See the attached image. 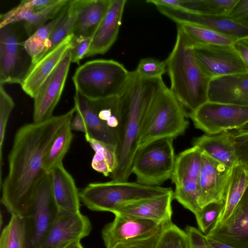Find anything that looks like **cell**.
Instances as JSON below:
<instances>
[{"label":"cell","instance_id":"3957f363","mask_svg":"<svg viewBox=\"0 0 248 248\" xmlns=\"http://www.w3.org/2000/svg\"><path fill=\"white\" fill-rule=\"evenodd\" d=\"M165 62L170 80V89L184 109L190 113L208 101L212 78L202 68L193 47L178 28L174 46Z\"/></svg>","mask_w":248,"mask_h":248},{"label":"cell","instance_id":"2e32d148","mask_svg":"<svg viewBox=\"0 0 248 248\" xmlns=\"http://www.w3.org/2000/svg\"><path fill=\"white\" fill-rule=\"evenodd\" d=\"M162 14L177 24L186 23L204 27L233 40H248V28L225 16H209L164 6H156Z\"/></svg>","mask_w":248,"mask_h":248},{"label":"cell","instance_id":"ac0fdd59","mask_svg":"<svg viewBox=\"0 0 248 248\" xmlns=\"http://www.w3.org/2000/svg\"><path fill=\"white\" fill-rule=\"evenodd\" d=\"M208 100L248 106V72L212 78L208 88Z\"/></svg>","mask_w":248,"mask_h":248},{"label":"cell","instance_id":"9c48e42d","mask_svg":"<svg viewBox=\"0 0 248 248\" xmlns=\"http://www.w3.org/2000/svg\"><path fill=\"white\" fill-rule=\"evenodd\" d=\"M52 190L50 171L47 172L37 190L25 218V248H40L59 212Z\"/></svg>","mask_w":248,"mask_h":248},{"label":"cell","instance_id":"ab89813d","mask_svg":"<svg viewBox=\"0 0 248 248\" xmlns=\"http://www.w3.org/2000/svg\"><path fill=\"white\" fill-rule=\"evenodd\" d=\"M140 77L145 78H160L167 72L165 61L152 58L141 59L135 70Z\"/></svg>","mask_w":248,"mask_h":248},{"label":"cell","instance_id":"74e56055","mask_svg":"<svg viewBox=\"0 0 248 248\" xmlns=\"http://www.w3.org/2000/svg\"><path fill=\"white\" fill-rule=\"evenodd\" d=\"M15 106L12 97L5 91L3 85L0 84V186L2 184V149L6 127L9 117Z\"/></svg>","mask_w":248,"mask_h":248},{"label":"cell","instance_id":"ffe728a7","mask_svg":"<svg viewBox=\"0 0 248 248\" xmlns=\"http://www.w3.org/2000/svg\"><path fill=\"white\" fill-rule=\"evenodd\" d=\"M73 37L72 34L67 37L52 51L29 67L20 84L31 97L34 98L41 85L70 49Z\"/></svg>","mask_w":248,"mask_h":248},{"label":"cell","instance_id":"f6af8a7d","mask_svg":"<svg viewBox=\"0 0 248 248\" xmlns=\"http://www.w3.org/2000/svg\"><path fill=\"white\" fill-rule=\"evenodd\" d=\"M227 16L248 28V0H238Z\"/></svg>","mask_w":248,"mask_h":248},{"label":"cell","instance_id":"8d00e7d4","mask_svg":"<svg viewBox=\"0 0 248 248\" xmlns=\"http://www.w3.org/2000/svg\"><path fill=\"white\" fill-rule=\"evenodd\" d=\"M225 200L210 203L202 208L195 217L199 230L206 235L213 228L222 214Z\"/></svg>","mask_w":248,"mask_h":248},{"label":"cell","instance_id":"7dc6e473","mask_svg":"<svg viewBox=\"0 0 248 248\" xmlns=\"http://www.w3.org/2000/svg\"><path fill=\"white\" fill-rule=\"evenodd\" d=\"M248 71V40H238L233 45Z\"/></svg>","mask_w":248,"mask_h":248},{"label":"cell","instance_id":"44dd1931","mask_svg":"<svg viewBox=\"0 0 248 248\" xmlns=\"http://www.w3.org/2000/svg\"><path fill=\"white\" fill-rule=\"evenodd\" d=\"M173 191L167 194L133 203L119 208L113 214H120L166 225L171 221Z\"/></svg>","mask_w":248,"mask_h":248},{"label":"cell","instance_id":"484cf974","mask_svg":"<svg viewBox=\"0 0 248 248\" xmlns=\"http://www.w3.org/2000/svg\"><path fill=\"white\" fill-rule=\"evenodd\" d=\"M76 15L74 0H69L60 13L59 18L55 25L43 50L31 62L30 66L35 64L43 57L52 51L67 37L72 34Z\"/></svg>","mask_w":248,"mask_h":248},{"label":"cell","instance_id":"f1b7e54d","mask_svg":"<svg viewBox=\"0 0 248 248\" xmlns=\"http://www.w3.org/2000/svg\"><path fill=\"white\" fill-rule=\"evenodd\" d=\"M177 28L182 31L193 47L212 45L232 46L236 41L210 29L196 24L179 23Z\"/></svg>","mask_w":248,"mask_h":248},{"label":"cell","instance_id":"d6a6232c","mask_svg":"<svg viewBox=\"0 0 248 248\" xmlns=\"http://www.w3.org/2000/svg\"><path fill=\"white\" fill-rule=\"evenodd\" d=\"M25 237L24 217L12 214L1 232L0 248H25Z\"/></svg>","mask_w":248,"mask_h":248},{"label":"cell","instance_id":"816d5d0a","mask_svg":"<svg viewBox=\"0 0 248 248\" xmlns=\"http://www.w3.org/2000/svg\"><path fill=\"white\" fill-rule=\"evenodd\" d=\"M238 132H248V123L237 130H235Z\"/></svg>","mask_w":248,"mask_h":248},{"label":"cell","instance_id":"e575fe53","mask_svg":"<svg viewBox=\"0 0 248 248\" xmlns=\"http://www.w3.org/2000/svg\"><path fill=\"white\" fill-rule=\"evenodd\" d=\"M60 13L54 19L37 29L25 41L24 47L31 58V62L33 61L43 50L45 45L59 18Z\"/></svg>","mask_w":248,"mask_h":248},{"label":"cell","instance_id":"f546056e","mask_svg":"<svg viewBox=\"0 0 248 248\" xmlns=\"http://www.w3.org/2000/svg\"><path fill=\"white\" fill-rule=\"evenodd\" d=\"M85 138L95 152L91 163L92 168L105 176L110 175L117 166L116 146L88 136H85Z\"/></svg>","mask_w":248,"mask_h":248},{"label":"cell","instance_id":"60d3db41","mask_svg":"<svg viewBox=\"0 0 248 248\" xmlns=\"http://www.w3.org/2000/svg\"><path fill=\"white\" fill-rule=\"evenodd\" d=\"M35 12L32 0H23L20 3L0 16V28L25 20L26 16Z\"/></svg>","mask_w":248,"mask_h":248},{"label":"cell","instance_id":"d590c367","mask_svg":"<svg viewBox=\"0 0 248 248\" xmlns=\"http://www.w3.org/2000/svg\"><path fill=\"white\" fill-rule=\"evenodd\" d=\"M153 248H190L185 231L172 222L166 225Z\"/></svg>","mask_w":248,"mask_h":248},{"label":"cell","instance_id":"5bb4252c","mask_svg":"<svg viewBox=\"0 0 248 248\" xmlns=\"http://www.w3.org/2000/svg\"><path fill=\"white\" fill-rule=\"evenodd\" d=\"M193 48L198 62L212 78L248 72L233 45H212Z\"/></svg>","mask_w":248,"mask_h":248},{"label":"cell","instance_id":"1f68e13d","mask_svg":"<svg viewBox=\"0 0 248 248\" xmlns=\"http://www.w3.org/2000/svg\"><path fill=\"white\" fill-rule=\"evenodd\" d=\"M92 101L99 119L117 139L121 121L120 96H115Z\"/></svg>","mask_w":248,"mask_h":248},{"label":"cell","instance_id":"ba28073f","mask_svg":"<svg viewBox=\"0 0 248 248\" xmlns=\"http://www.w3.org/2000/svg\"><path fill=\"white\" fill-rule=\"evenodd\" d=\"M173 140L171 138L160 139L138 148L131 169L137 182L160 186L171 178L176 159Z\"/></svg>","mask_w":248,"mask_h":248},{"label":"cell","instance_id":"836d02e7","mask_svg":"<svg viewBox=\"0 0 248 248\" xmlns=\"http://www.w3.org/2000/svg\"><path fill=\"white\" fill-rule=\"evenodd\" d=\"M69 0H58L54 4L39 11L27 14L24 27L29 36L45 25L48 20L54 19L68 3Z\"/></svg>","mask_w":248,"mask_h":248},{"label":"cell","instance_id":"e0dca14e","mask_svg":"<svg viewBox=\"0 0 248 248\" xmlns=\"http://www.w3.org/2000/svg\"><path fill=\"white\" fill-rule=\"evenodd\" d=\"M205 235L234 248H248V187L229 217Z\"/></svg>","mask_w":248,"mask_h":248},{"label":"cell","instance_id":"8992f818","mask_svg":"<svg viewBox=\"0 0 248 248\" xmlns=\"http://www.w3.org/2000/svg\"><path fill=\"white\" fill-rule=\"evenodd\" d=\"M131 76L120 62L112 60L88 61L78 67L72 80L76 91L91 100L120 96Z\"/></svg>","mask_w":248,"mask_h":248},{"label":"cell","instance_id":"5b68a950","mask_svg":"<svg viewBox=\"0 0 248 248\" xmlns=\"http://www.w3.org/2000/svg\"><path fill=\"white\" fill-rule=\"evenodd\" d=\"M185 109L166 85L152 99L145 114L138 147L154 140L183 135L189 122Z\"/></svg>","mask_w":248,"mask_h":248},{"label":"cell","instance_id":"ee69618b","mask_svg":"<svg viewBox=\"0 0 248 248\" xmlns=\"http://www.w3.org/2000/svg\"><path fill=\"white\" fill-rule=\"evenodd\" d=\"M91 40L92 37L73 36L70 48L71 62L79 64L80 61L87 54Z\"/></svg>","mask_w":248,"mask_h":248},{"label":"cell","instance_id":"bcb514c9","mask_svg":"<svg viewBox=\"0 0 248 248\" xmlns=\"http://www.w3.org/2000/svg\"><path fill=\"white\" fill-rule=\"evenodd\" d=\"M185 231L187 235L190 248H210L205 235L199 229L187 225Z\"/></svg>","mask_w":248,"mask_h":248},{"label":"cell","instance_id":"6da1fadb","mask_svg":"<svg viewBox=\"0 0 248 248\" xmlns=\"http://www.w3.org/2000/svg\"><path fill=\"white\" fill-rule=\"evenodd\" d=\"M75 112L74 107L66 113L53 116L46 121L25 124L16 131L8 156V174L0 187L1 202L11 215H27L47 173L44 167L46 152Z\"/></svg>","mask_w":248,"mask_h":248},{"label":"cell","instance_id":"7a4b0ae2","mask_svg":"<svg viewBox=\"0 0 248 248\" xmlns=\"http://www.w3.org/2000/svg\"><path fill=\"white\" fill-rule=\"evenodd\" d=\"M166 85L162 78H145L135 71L119 96L121 121L117 136V166L110 175L112 180L127 181L132 173L133 159L138 148L143 120L152 99Z\"/></svg>","mask_w":248,"mask_h":248},{"label":"cell","instance_id":"7c38bea8","mask_svg":"<svg viewBox=\"0 0 248 248\" xmlns=\"http://www.w3.org/2000/svg\"><path fill=\"white\" fill-rule=\"evenodd\" d=\"M71 62L70 49L41 85L34 97L33 122L46 121L53 115L63 92Z\"/></svg>","mask_w":248,"mask_h":248},{"label":"cell","instance_id":"7402d4cb","mask_svg":"<svg viewBox=\"0 0 248 248\" xmlns=\"http://www.w3.org/2000/svg\"><path fill=\"white\" fill-rule=\"evenodd\" d=\"M52 190L59 211L80 212L79 192L74 179L61 163L51 171Z\"/></svg>","mask_w":248,"mask_h":248},{"label":"cell","instance_id":"c3c4849f","mask_svg":"<svg viewBox=\"0 0 248 248\" xmlns=\"http://www.w3.org/2000/svg\"><path fill=\"white\" fill-rule=\"evenodd\" d=\"M70 128L72 130L80 131L84 134L87 133V128L85 121L79 111L76 110L75 115L70 122Z\"/></svg>","mask_w":248,"mask_h":248},{"label":"cell","instance_id":"4fadbf2b","mask_svg":"<svg viewBox=\"0 0 248 248\" xmlns=\"http://www.w3.org/2000/svg\"><path fill=\"white\" fill-rule=\"evenodd\" d=\"M232 168L202 152L198 182L201 209L212 202L225 200Z\"/></svg>","mask_w":248,"mask_h":248},{"label":"cell","instance_id":"d4e9b609","mask_svg":"<svg viewBox=\"0 0 248 248\" xmlns=\"http://www.w3.org/2000/svg\"><path fill=\"white\" fill-rule=\"evenodd\" d=\"M74 107L83 117L87 128L85 136L116 147V136L99 119L92 100L76 91Z\"/></svg>","mask_w":248,"mask_h":248},{"label":"cell","instance_id":"603a6c76","mask_svg":"<svg viewBox=\"0 0 248 248\" xmlns=\"http://www.w3.org/2000/svg\"><path fill=\"white\" fill-rule=\"evenodd\" d=\"M112 0H74L76 18L74 36L92 37L107 14Z\"/></svg>","mask_w":248,"mask_h":248},{"label":"cell","instance_id":"52a82bcc","mask_svg":"<svg viewBox=\"0 0 248 248\" xmlns=\"http://www.w3.org/2000/svg\"><path fill=\"white\" fill-rule=\"evenodd\" d=\"M114 215L113 221L101 231L106 248H153L166 225L123 214Z\"/></svg>","mask_w":248,"mask_h":248},{"label":"cell","instance_id":"f907efd6","mask_svg":"<svg viewBox=\"0 0 248 248\" xmlns=\"http://www.w3.org/2000/svg\"><path fill=\"white\" fill-rule=\"evenodd\" d=\"M65 248H84L80 243V241H75Z\"/></svg>","mask_w":248,"mask_h":248},{"label":"cell","instance_id":"cb8c5ba5","mask_svg":"<svg viewBox=\"0 0 248 248\" xmlns=\"http://www.w3.org/2000/svg\"><path fill=\"white\" fill-rule=\"evenodd\" d=\"M192 144L202 152L229 168L239 164L230 131L205 134L195 138Z\"/></svg>","mask_w":248,"mask_h":248},{"label":"cell","instance_id":"277c9868","mask_svg":"<svg viewBox=\"0 0 248 248\" xmlns=\"http://www.w3.org/2000/svg\"><path fill=\"white\" fill-rule=\"evenodd\" d=\"M172 191L170 187L144 185L137 182L112 180L89 184L79 192V197L89 209L113 214L121 207Z\"/></svg>","mask_w":248,"mask_h":248},{"label":"cell","instance_id":"9a60e30c","mask_svg":"<svg viewBox=\"0 0 248 248\" xmlns=\"http://www.w3.org/2000/svg\"><path fill=\"white\" fill-rule=\"evenodd\" d=\"M92 229L89 218L80 212L72 213L59 211L40 248H65L88 236Z\"/></svg>","mask_w":248,"mask_h":248},{"label":"cell","instance_id":"4316f807","mask_svg":"<svg viewBox=\"0 0 248 248\" xmlns=\"http://www.w3.org/2000/svg\"><path fill=\"white\" fill-rule=\"evenodd\" d=\"M248 187V168L241 164L233 167L225 198L224 209L214 226L221 224L229 217Z\"/></svg>","mask_w":248,"mask_h":248},{"label":"cell","instance_id":"d6986e66","mask_svg":"<svg viewBox=\"0 0 248 248\" xmlns=\"http://www.w3.org/2000/svg\"><path fill=\"white\" fill-rule=\"evenodd\" d=\"M126 1L112 0L107 14L92 37L85 58L106 53L115 43Z\"/></svg>","mask_w":248,"mask_h":248},{"label":"cell","instance_id":"83f0119b","mask_svg":"<svg viewBox=\"0 0 248 248\" xmlns=\"http://www.w3.org/2000/svg\"><path fill=\"white\" fill-rule=\"evenodd\" d=\"M238 0H172L171 7L194 13L227 16Z\"/></svg>","mask_w":248,"mask_h":248},{"label":"cell","instance_id":"8fae6325","mask_svg":"<svg viewBox=\"0 0 248 248\" xmlns=\"http://www.w3.org/2000/svg\"><path fill=\"white\" fill-rule=\"evenodd\" d=\"M188 115L196 128L214 134L237 130L248 123V106L208 101Z\"/></svg>","mask_w":248,"mask_h":248},{"label":"cell","instance_id":"b9f144b4","mask_svg":"<svg viewBox=\"0 0 248 248\" xmlns=\"http://www.w3.org/2000/svg\"><path fill=\"white\" fill-rule=\"evenodd\" d=\"M0 49L11 55L19 57V42L12 25L0 28Z\"/></svg>","mask_w":248,"mask_h":248},{"label":"cell","instance_id":"681fc988","mask_svg":"<svg viewBox=\"0 0 248 248\" xmlns=\"http://www.w3.org/2000/svg\"><path fill=\"white\" fill-rule=\"evenodd\" d=\"M206 239L210 248H234L217 241H215L207 237H206Z\"/></svg>","mask_w":248,"mask_h":248},{"label":"cell","instance_id":"7bdbcfd3","mask_svg":"<svg viewBox=\"0 0 248 248\" xmlns=\"http://www.w3.org/2000/svg\"><path fill=\"white\" fill-rule=\"evenodd\" d=\"M230 132L239 164L248 168V132L240 133L233 130Z\"/></svg>","mask_w":248,"mask_h":248},{"label":"cell","instance_id":"f35d334b","mask_svg":"<svg viewBox=\"0 0 248 248\" xmlns=\"http://www.w3.org/2000/svg\"><path fill=\"white\" fill-rule=\"evenodd\" d=\"M19 59V57L0 49V84H20V80L15 74Z\"/></svg>","mask_w":248,"mask_h":248},{"label":"cell","instance_id":"4dcf8cb0","mask_svg":"<svg viewBox=\"0 0 248 248\" xmlns=\"http://www.w3.org/2000/svg\"><path fill=\"white\" fill-rule=\"evenodd\" d=\"M70 122L64 125L56 136L45 156L44 167L46 172L62 163L72 142L73 134Z\"/></svg>","mask_w":248,"mask_h":248},{"label":"cell","instance_id":"30bf717a","mask_svg":"<svg viewBox=\"0 0 248 248\" xmlns=\"http://www.w3.org/2000/svg\"><path fill=\"white\" fill-rule=\"evenodd\" d=\"M202 157V151L195 146L180 153L176 157L170 178L175 186L174 199L195 217L201 209L198 202V182Z\"/></svg>","mask_w":248,"mask_h":248}]
</instances>
